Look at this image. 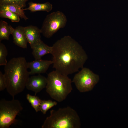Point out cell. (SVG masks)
<instances>
[{"instance_id": "12", "label": "cell", "mask_w": 128, "mask_h": 128, "mask_svg": "<svg viewBox=\"0 0 128 128\" xmlns=\"http://www.w3.org/2000/svg\"><path fill=\"white\" fill-rule=\"evenodd\" d=\"M32 55L35 59H39L44 55L51 54L52 46H50L41 40L35 45L32 48Z\"/></svg>"}, {"instance_id": "13", "label": "cell", "mask_w": 128, "mask_h": 128, "mask_svg": "<svg viewBox=\"0 0 128 128\" xmlns=\"http://www.w3.org/2000/svg\"><path fill=\"white\" fill-rule=\"evenodd\" d=\"M29 6L23 9V10H28L34 12L38 11H44L48 12L53 8L52 5L49 2L43 3H36L31 2L28 3Z\"/></svg>"}, {"instance_id": "8", "label": "cell", "mask_w": 128, "mask_h": 128, "mask_svg": "<svg viewBox=\"0 0 128 128\" xmlns=\"http://www.w3.org/2000/svg\"><path fill=\"white\" fill-rule=\"evenodd\" d=\"M47 78L40 74L29 77L26 85L27 89L35 92V95L46 88Z\"/></svg>"}, {"instance_id": "20", "label": "cell", "mask_w": 128, "mask_h": 128, "mask_svg": "<svg viewBox=\"0 0 128 128\" xmlns=\"http://www.w3.org/2000/svg\"><path fill=\"white\" fill-rule=\"evenodd\" d=\"M29 0H0V5L12 4L23 8L26 6V2Z\"/></svg>"}, {"instance_id": "6", "label": "cell", "mask_w": 128, "mask_h": 128, "mask_svg": "<svg viewBox=\"0 0 128 128\" xmlns=\"http://www.w3.org/2000/svg\"><path fill=\"white\" fill-rule=\"evenodd\" d=\"M67 20L62 12L57 11L47 15L42 23L41 30V33L45 37L49 38L59 29L65 26Z\"/></svg>"}, {"instance_id": "9", "label": "cell", "mask_w": 128, "mask_h": 128, "mask_svg": "<svg viewBox=\"0 0 128 128\" xmlns=\"http://www.w3.org/2000/svg\"><path fill=\"white\" fill-rule=\"evenodd\" d=\"M52 64V60H43L41 59H35L32 61L27 62L28 68L30 69V74H40L45 73Z\"/></svg>"}, {"instance_id": "1", "label": "cell", "mask_w": 128, "mask_h": 128, "mask_svg": "<svg viewBox=\"0 0 128 128\" xmlns=\"http://www.w3.org/2000/svg\"><path fill=\"white\" fill-rule=\"evenodd\" d=\"M53 67L55 70L68 76L79 71L88 58L85 51L71 37L65 36L52 46Z\"/></svg>"}, {"instance_id": "11", "label": "cell", "mask_w": 128, "mask_h": 128, "mask_svg": "<svg viewBox=\"0 0 128 128\" xmlns=\"http://www.w3.org/2000/svg\"><path fill=\"white\" fill-rule=\"evenodd\" d=\"M24 28L26 37L32 49L41 40V29L36 26L32 25L24 27Z\"/></svg>"}, {"instance_id": "21", "label": "cell", "mask_w": 128, "mask_h": 128, "mask_svg": "<svg viewBox=\"0 0 128 128\" xmlns=\"http://www.w3.org/2000/svg\"><path fill=\"white\" fill-rule=\"evenodd\" d=\"M6 79L4 74L0 71V91H2L6 89Z\"/></svg>"}, {"instance_id": "7", "label": "cell", "mask_w": 128, "mask_h": 128, "mask_svg": "<svg viewBox=\"0 0 128 128\" xmlns=\"http://www.w3.org/2000/svg\"><path fill=\"white\" fill-rule=\"evenodd\" d=\"M99 80L98 75L89 69L83 67L75 74L72 82L80 92H84L91 90Z\"/></svg>"}, {"instance_id": "18", "label": "cell", "mask_w": 128, "mask_h": 128, "mask_svg": "<svg viewBox=\"0 0 128 128\" xmlns=\"http://www.w3.org/2000/svg\"><path fill=\"white\" fill-rule=\"evenodd\" d=\"M0 17L9 19L12 22L18 23L20 20V17L18 15L8 10H0Z\"/></svg>"}, {"instance_id": "10", "label": "cell", "mask_w": 128, "mask_h": 128, "mask_svg": "<svg viewBox=\"0 0 128 128\" xmlns=\"http://www.w3.org/2000/svg\"><path fill=\"white\" fill-rule=\"evenodd\" d=\"M10 28L14 43L20 47L27 48L28 41L25 34L24 27L19 26L14 28L10 25Z\"/></svg>"}, {"instance_id": "2", "label": "cell", "mask_w": 128, "mask_h": 128, "mask_svg": "<svg viewBox=\"0 0 128 128\" xmlns=\"http://www.w3.org/2000/svg\"><path fill=\"white\" fill-rule=\"evenodd\" d=\"M4 66L6 89L8 92L14 98L15 96L23 91L29 77L27 62L24 57H14L11 59Z\"/></svg>"}, {"instance_id": "19", "label": "cell", "mask_w": 128, "mask_h": 128, "mask_svg": "<svg viewBox=\"0 0 128 128\" xmlns=\"http://www.w3.org/2000/svg\"><path fill=\"white\" fill-rule=\"evenodd\" d=\"M8 55L7 49L5 45L0 42V65H5L7 62L6 57Z\"/></svg>"}, {"instance_id": "17", "label": "cell", "mask_w": 128, "mask_h": 128, "mask_svg": "<svg viewBox=\"0 0 128 128\" xmlns=\"http://www.w3.org/2000/svg\"><path fill=\"white\" fill-rule=\"evenodd\" d=\"M57 102L51 100H41L40 110L44 114L50 109L57 105Z\"/></svg>"}, {"instance_id": "15", "label": "cell", "mask_w": 128, "mask_h": 128, "mask_svg": "<svg viewBox=\"0 0 128 128\" xmlns=\"http://www.w3.org/2000/svg\"><path fill=\"white\" fill-rule=\"evenodd\" d=\"M11 34L10 25H9L5 21H0V42L3 40H9Z\"/></svg>"}, {"instance_id": "14", "label": "cell", "mask_w": 128, "mask_h": 128, "mask_svg": "<svg viewBox=\"0 0 128 128\" xmlns=\"http://www.w3.org/2000/svg\"><path fill=\"white\" fill-rule=\"evenodd\" d=\"M8 10L13 12L25 20L28 19L25 14L23 8L18 6L12 4L0 5V10Z\"/></svg>"}, {"instance_id": "16", "label": "cell", "mask_w": 128, "mask_h": 128, "mask_svg": "<svg viewBox=\"0 0 128 128\" xmlns=\"http://www.w3.org/2000/svg\"><path fill=\"white\" fill-rule=\"evenodd\" d=\"M26 98L36 112L40 111V107L41 100L39 97L35 95L32 96L27 94Z\"/></svg>"}, {"instance_id": "3", "label": "cell", "mask_w": 128, "mask_h": 128, "mask_svg": "<svg viewBox=\"0 0 128 128\" xmlns=\"http://www.w3.org/2000/svg\"><path fill=\"white\" fill-rule=\"evenodd\" d=\"M81 123L77 112L69 106L52 110L41 126L42 128H79Z\"/></svg>"}, {"instance_id": "5", "label": "cell", "mask_w": 128, "mask_h": 128, "mask_svg": "<svg viewBox=\"0 0 128 128\" xmlns=\"http://www.w3.org/2000/svg\"><path fill=\"white\" fill-rule=\"evenodd\" d=\"M23 109L18 100L14 98L10 101L1 99L0 101V128H8L16 123V117Z\"/></svg>"}, {"instance_id": "4", "label": "cell", "mask_w": 128, "mask_h": 128, "mask_svg": "<svg viewBox=\"0 0 128 128\" xmlns=\"http://www.w3.org/2000/svg\"><path fill=\"white\" fill-rule=\"evenodd\" d=\"M47 79L46 91L55 101H62L72 91V81L68 76L55 70L49 73Z\"/></svg>"}]
</instances>
